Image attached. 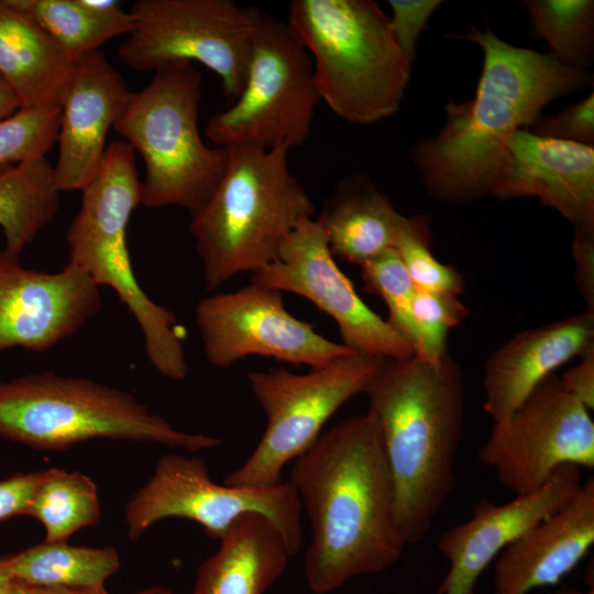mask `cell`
<instances>
[{"instance_id":"6da1fadb","label":"cell","mask_w":594,"mask_h":594,"mask_svg":"<svg viewBox=\"0 0 594 594\" xmlns=\"http://www.w3.org/2000/svg\"><path fill=\"white\" fill-rule=\"evenodd\" d=\"M289 482L311 526L305 575L327 594L393 565L407 546L378 421L367 411L327 430L295 459Z\"/></svg>"},{"instance_id":"7a4b0ae2","label":"cell","mask_w":594,"mask_h":594,"mask_svg":"<svg viewBox=\"0 0 594 594\" xmlns=\"http://www.w3.org/2000/svg\"><path fill=\"white\" fill-rule=\"evenodd\" d=\"M460 37L483 52L476 94L465 102L449 100L442 130L413 152L428 193L453 204L492 195L512 134L528 129L551 100L593 82L586 70L568 67L551 54L510 45L488 26L471 24Z\"/></svg>"},{"instance_id":"3957f363","label":"cell","mask_w":594,"mask_h":594,"mask_svg":"<svg viewBox=\"0 0 594 594\" xmlns=\"http://www.w3.org/2000/svg\"><path fill=\"white\" fill-rule=\"evenodd\" d=\"M363 394L376 417L394 477L397 520L407 544L421 541L454 485L465 391L459 363L415 355L384 360Z\"/></svg>"},{"instance_id":"277c9868","label":"cell","mask_w":594,"mask_h":594,"mask_svg":"<svg viewBox=\"0 0 594 594\" xmlns=\"http://www.w3.org/2000/svg\"><path fill=\"white\" fill-rule=\"evenodd\" d=\"M228 148L223 176L189 226L207 290L273 263L285 239L316 209L288 164L289 150Z\"/></svg>"},{"instance_id":"5b68a950","label":"cell","mask_w":594,"mask_h":594,"mask_svg":"<svg viewBox=\"0 0 594 594\" xmlns=\"http://www.w3.org/2000/svg\"><path fill=\"white\" fill-rule=\"evenodd\" d=\"M287 24L311 56L321 100L340 118L372 124L399 109L411 64L373 0H293Z\"/></svg>"},{"instance_id":"8992f818","label":"cell","mask_w":594,"mask_h":594,"mask_svg":"<svg viewBox=\"0 0 594 594\" xmlns=\"http://www.w3.org/2000/svg\"><path fill=\"white\" fill-rule=\"evenodd\" d=\"M80 208L68 233L69 263L98 286L112 288L141 328L151 365L164 377L183 381L188 363L175 315L154 302L133 272L127 230L141 204L142 182L135 152L110 143L94 179L81 190Z\"/></svg>"},{"instance_id":"52a82bcc","label":"cell","mask_w":594,"mask_h":594,"mask_svg":"<svg viewBox=\"0 0 594 594\" xmlns=\"http://www.w3.org/2000/svg\"><path fill=\"white\" fill-rule=\"evenodd\" d=\"M0 437L51 451L94 439L153 442L190 452L222 443L173 427L129 392L52 372L0 382Z\"/></svg>"},{"instance_id":"ba28073f","label":"cell","mask_w":594,"mask_h":594,"mask_svg":"<svg viewBox=\"0 0 594 594\" xmlns=\"http://www.w3.org/2000/svg\"><path fill=\"white\" fill-rule=\"evenodd\" d=\"M154 72L147 86L132 92L113 129L144 162L141 204L176 206L194 217L219 185L228 148L208 146L200 135L202 74L194 64L174 63Z\"/></svg>"},{"instance_id":"9c48e42d","label":"cell","mask_w":594,"mask_h":594,"mask_svg":"<svg viewBox=\"0 0 594 594\" xmlns=\"http://www.w3.org/2000/svg\"><path fill=\"white\" fill-rule=\"evenodd\" d=\"M321 101L306 47L287 22L262 13L244 86L228 109L209 118L205 133L219 147L290 151L308 140Z\"/></svg>"},{"instance_id":"30bf717a","label":"cell","mask_w":594,"mask_h":594,"mask_svg":"<svg viewBox=\"0 0 594 594\" xmlns=\"http://www.w3.org/2000/svg\"><path fill=\"white\" fill-rule=\"evenodd\" d=\"M383 361L352 352L305 374L285 367L249 372V386L265 413L266 428L250 457L223 483L252 488L279 484L284 466L316 441L344 403L364 392Z\"/></svg>"},{"instance_id":"8fae6325","label":"cell","mask_w":594,"mask_h":594,"mask_svg":"<svg viewBox=\"0 0 594 594\" xmlns=\"http://www.w3.org/2000/svg\"><path fill=\"white\" fill-rule=\"evenodd\" d=\"M133 28L118 55L138 72L197 62L213 72L224 96L241 92L262 16L233 0H136L129 11Z\"/></svg>"},{"instance_id":"7c38bea8","label":"cell","mask_w":594,"mask_h":594,"mask_svg":"<svg viewBox=\"0 0 594 594\" xmlns=\"http://www.w3.org/2000/svg\"><path fill=\"white\" fill-rule=\"evenodd\" d=\"M301 509L289 480L265 488L219 484L211 480L202 459L164 454L127 504L124 519L130 540L167 518L193 520L207 536L220 540L239 517L258 513L274 522L294 556L302 540Z\"/></svg>"},{"instance_id":"4fadbf2b","label":"cell","mask_w":594,"mask_h":594,"mask_svg":"<svg viewBox=\"0 0 594 594\" xmlns=\"http://www.w3.org/2000/svg\"><path fill=\"white\" fill-rule=\"evenodd\" d=\"M479 460L495 471L503 487L527 494L563 465L594 468V422L552 374L509 417L493 425Z\"/></svg>"},{"instance_id":"5bb4252c","label":"cell","mask_w":594,"mask_h":594,"mask_svg":"<svg viewBox=\"0 0 594 594\" xmlns=\"http://www.w3.org/2000/svg\"><path fill=\"white\" fill-rule=\"evenodd\" d=\"M196 324L205 356L218 369L258 355L312 370L353 352L294 317L280 292L253 283L202 298L196 307Z\"/></svg>"},{"instance_id":"9a60e30c","label":"cell","mask_w":594,"mask_h":594,"mask_svg":"<svg viewBox=\"0 0 594 594\" xmlns=\"http://www.w3.org/2000/svg\"><path fill=\"white\" fill-rule=\"evenodd\" d=\"M251 283L311 301L336 322L342 344L383 360L414 355L413 346L359 296L337 265L315 218L299 223L283 242L276 260L251 274Z\"/></svg>"},{"instance_id":"2e32d148","label":"cell","mask_w":594,"mask_h":594,"mask_svg":"<svg viewBox=\"0 0 594 594\" xmlns=\"http://www.w3.org/2000/svg\"><path fill=\"white\" fill-rule=\"evenodd\" d=\"M101 309L99 287L67 263L47 273L0 250V351H45L77 332Z\"/></svg>"},{"instance_id":"e0dca14e","label":"cell","mask_w":594,"mask_h":594,"mask_svg":"<svg viewBox=\"0 0 594 594\" xmlns=\"http://www.w3.org/2000/svg\"><path fill=\"white\" fill-rule=\"evenodd\" d=\"M581 468L563 465L534 492L504 504L480 499L472 516L439 536L449 569L437 594H474L481 574L512 542L565 506L582 485Z\"/></svg>"},{"instance_id":"ac0fdd59","label":"cell","mask_w":594,"mask_h":594,"mask_svg":"<svg viewBox=\"0 0 594 594\" xmlns=\"http://www.w3.org/2000/svg\"><path fill=\"white\" fill-rule=\"evenodd\" d=\"M492 196H536L574 230L594 231V147L519 129L507 143Z\"/></svg>"},{"instance_id":"d6986e66","label":"cell","mask_w":594,"mask_h":594,"mask_svg":"<svg viewBox=\"0 0 594 594\" xmlns=\"http://www.w3.org/2000/svg\"><path fill=\"white\" fill-rule=\"evenodd\" d=\"M131 95L121 74L100 50L75 59L61 103L54 165L59 191H81L94 179L108 146V132Z\"/></svg>"},{"instance_id":"ffe728a7","label":"cell","mask_w":594,"mask_h":594,"mask_svg":"<svg viewBox=\"0 0 594 594\" xmlns=\"http://www.w3.org/2000/svg\"><path fill=\"white\" fill-rule=\"evenodd\" d=\"M594 543V479L562 508L512 542L497 558L494 594H531L556 585Z\"/></svg>"},{"instance_id":"44dd1931","label":"cell","mask_w":594,"mask_h":594,"mask_svg":"<svg viewBox=\"0 0 594 594\" xmlns=\"http://www.w3.org/2000/svg\"><path fill=\"white\" fill-rule=\"evenodd\" d=\"M594 344V311L517 333L486 360L483 408L493 422L509 417L553 371Z\"/></svg>"},{"instance_id":"7402d4cb","label":"cell","mask_w":594,"mask_h":594,"mask_svg":"<svg viewBox=\"0 0 594 594\" xmlns=\"http://www.w3.org/2000/svg\"><path fill=\"white\" fill-rule=\"evenodd\" d=\"M74 59L12 0H0V76L21 108L61 107Z\"/></svg>"},{"instance_id":"603a6c76","label":"cell","mask_w":594,"mask_h":594,"mask_svg":"<svg viewBox=\"0 0 594 594\" xmlns=\"http://www.w3.org/2000/svg\"><path fill=\"white\" fill-rule=\"evenodd\" d=\"M290 553L266 516L246 513L198 569L191 594H265L284 573Z\"/></svg>"},{"instance_id":"cb8c5ba5","label":"cell","mask_w":594,"mask_h":594,"mask_svg":"<svg viewBox=\"0 0 594 594\" xmlns=\"http://www.w3.org/2000/svg\"><path fill=\"white\" fill-rule=\"evenodd\" d=\"M403 218L386 194L356 174L337 183L315 220L331 254L360 266L394 249Z\"/></svg>"},{"instance_id":"d4e9b609","label":"cell","mask_w":594,"mask_h":594,"mask_svg":"<svg viewBox=\"0 0 594 594\" xmlns=\"http://www.w3.org/2000/svg\"><path fill=\"white\" fill-rule=\"evenodd\" d=\"M59 190L44 157L0 167V228L8 254L18 257L55 217Z\"/></svg>"},{"instance_id":"484cf974","label":"cell","mask_w":594,"mask_h":594,"mask_svg":"<svg viewBox=\"0 0 594 594\" xmlns=\"http://www.w3.org/2000/svg\"><path fill=\"white\" fill-rule=\"evenodd\" d=\"M30 14L75 61L99 51L109 40L128 35L130 12L117 1L12 0Z\"/></svg>"},{"instance_id":"4316f807","label":"cell","mask_w":594,"mask_h":594,"mask_svg":"<svg viewBox=\"0 0 594 594\" xmlns=\"http://www.w3.org/2000/svg\"><path fill=\"white\" fill-rule=\"evenodd\" d=\"M9 575L29 586H97L120 568L111 547L70 546L43 541L15 554L3 556Z\"/></svg>"},{"instance_id":"83f0119b","label":"cell","mask_w":594,"mask_h":594,"mask_svg":"<svg viewBox=\"0 0 594 594\" xmlns=\"http://www.w3.org/2000/svg\"><path fill=\"white\" fill-rule=\"evenodd\" d=\"M26 516L44 527L45 541H67L76 531L99 520L97 486L89 476L77 471L44 470Z\"/></svg>"},{"instance_id":"f1b7e54d","label":"cell","mask_w":594,"mask_h":594,"mask_svg":"<svg viewBox=\"0 0 594 594\" xmlns=\"http://www.w3.org/2000/svg\"><path fill=\"white\" fill-rule=\"evenodd\" d=\"M537 37L546 41L563 65L586 70L594 52V2L592 0L525 1Z\"/></svg>"},{"instance_id":"f546056e","label":"cell","mask_w":594,"mask_h":594,"mask_svg":"<svg viewBox=\"0 0 594 594\" xmlns=\"http://www.w3.org/2000/svg\"><path fill=\"white\" fill-rule=\"evenodd\" d=\"M429 221L427 216L404 217L394 250L417 289L459 297L465 288L463 276L433 256Z\"/></svg>"},{"instance_id":"4dcf8cb0","label":"cell","mask_w":594,"mask_h":594,"mask_svg":"<svg viewBox=\"0 0 594 594\" xmlns=\"http://www.w3.org/2000/svg\"><path fill=\"white\" fill-rule=\"evenodd\" d=\"M360 267L363 289L384 300L389 312L386 321L414 349L411 305L416 286L398 253L391 249Z\"/></svg>"},{"instance_id":"1f68e13d","label":"cell","mask_w":594,"mask_h":594,"mask_svg":"<svg viewBox=\"0 0 594 594\" xmlns=\"http://www.w3.org/2000/svg\"><path fill=\"white\" fill-rule=\"evenodd\" d=\"M61 107L21 108L0 121V167L44 157L57 143Z\"/></svg>"},{"instance_id":"d6a6232c","label":"cell","mask_w":594,"mask_h":594,"mask_svg":"<svg viewBox=\"0 0 594 594\" xmlns=\"http://www.w3.org/2000/svg\"><path fill=\"white\" fill-rule=\"evenodd\" d=\"M468 314L459 297L416 288L411 305L414 355L438 363L449 352L446 344L449 330L462 322Z\"/></svg>"},{"instance_id":"836d02e7","label":"cell","mask_w":594,"mask_h":594,"mask_svg":"<svg viewBox=\"0 0 594 594\" xmlns=\"http://www.w3.org/2000/svg\"><path fill=\"white\" fill-rule=\"evenodd\" d=\"M530 132L564 141L594 144V94L570 105L556 114H539L530 127Z\"/></svg>"},{"instance_id":"e575fe53","label":"cell","mask_w":594,"mask_h":594,"mask_svg":"<svg viewBox=\"0 0 594 594\" xmlns=\"http://www.w3.org/2000/svg\"><path fill=\"white\" fill-rule=\"evenodd\" d=\"M392 9L389 18L394 37L410 64L416 56L418 36L437 8L439 0H388Z\"/></svg>"},{"instance_id":"d590c367","label":"cell","mask_w":594,"mask_h":594,"mask_svg":"<svg viewBox=\"0 0 594 594\" xmlns=\"http://www.w3.org/2000/svg\"><path fill=\"white\" fill-rule=\"evenodd\" d=\"M43 476L44 470L18 473L0 480V522L16 516H26Z\"/></svg>"},{"instance_id":"8d00e7d4","label":"cell","mask_w":594,"mask_h":594,"mask_svg":"<svg viewBox=\"0 0 594 594\" xmlns=\"http://www.w3.org/2000/svg\"><path fill=\"white\" fill-rule=\"evenodd\" d=\"M575 280L587 310L594 311V231L574 230Z\"/></svg>"},{"instance_id":"74e56055","label":"cell","mask_w":594,"mask_h":594,"mask_svg":"<svg viewBox=\"0 0 594 594\" xmlns=\"http://www.w3.org/2000/svg\"><path fill=\"white\" fill-rule=\"evenodd\" d=\"M581 362L560 377L563 387L588 411L594 409V344L581 355Z\"/></svg>"},{"instance_id":"f35d334b","label":"cell","mask_w":594,"mask_h":594,"mask_svg":"<svg viewBox=\"0 0 594 594\" xmlns=\"http://www.w3.org/2000/svg\"><path fill=\"white\" fill-rule=\"evenodd\" d=\"M31 594H108L105 585L97 586H30Z\"/></svg>"},{"instance_id":"ab89813d","label":"cell","mask_w":594,"mask_h":594,"mask_svg":"<svg viewBox=\"0 0 594 594\" xmlns=\"http://www.w3.org/2000/svg\"><path fill=\"white\" fill-rule=\"evenodd\" d=\"M21 109V103L11 87L0 76V121Z\"/></svg>"},{"instance_id":"60d3db41","label":"cell","mask_w":594,"mask_h":594,"mask_svg":"<svg viewBox=\"0 0 594 594\" xmlns=\"http://www.w3.org/2000/svg\"><path fill=\"white\" fill-rule=\"evenodd\" d=\"M14 580L9 575L3 565V556H0V594H12Z\"/></svg>"},{"instance_id":"b9f144b4","label":"cell","mask_w":594,"mask_h":594,"mask_svg":"<svg viewBox=\"0 0 594 594\" xmlns=\"http://www.w3.org/2000/svg\"><path fill=\"white\" fill-rule=\"evenodd\" d=\"M131 594H177V593L163 586H153V587L140 590Z\"/></svg>"},{"instance_id":"7bdbcfd3","label":"cell","mask_w":594,"mask_h":594,"mask_svg":"<svg viewBox=\"0 0 594 594\" xmlns=\"http://www.w3.org/2000/svg\"><path fill=\"white\" fill-rule=\"evenodd\" d=\"M12 594H31V590L29 585L14 581Z\"/></svg>"},{"instance_id":"ee69618b","label":"cell","mask_w":594,"mask_h":594,"mask_svg":"<svg viewBox=\"0 0 594 594\" xmlns=\"http://www.w3.org/2000/svg\"><path fill=\"white\" fill-rule=\"evenodd\" d=\"M570 594H594V590H587L585 592H571Z\"/></svg>"}]
</instances>
